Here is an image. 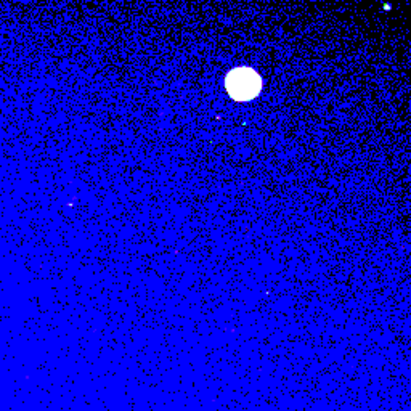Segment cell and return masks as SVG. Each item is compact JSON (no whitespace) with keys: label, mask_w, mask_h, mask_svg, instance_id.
I'll use <instances>...</instances> for the list:
<instances>
[{"label":"cell","mask_w":411,"mask_h":411,"mask_svg":"<svg viewBox=\"0 0 411 411\" xmlns=\"http://www.w3.org/2000/svg\"><path fill=\"white\" fill-rule=\"evenodd\" d=\"M226 91L230 92L231 97L238 102H246V100L254 98L261 92L262 82L261 77L256 71L249 68H238V70L231 71L226 76L225 81Z\"/></svg>","instance_id":"1"}]
</instances>
